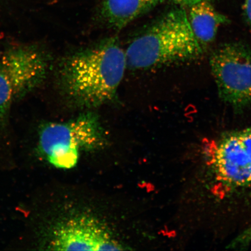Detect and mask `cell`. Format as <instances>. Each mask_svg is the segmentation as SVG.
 Here are the masks:
<instances>
[{"mask_svg": "<svg viewBox=\"0 0 251 251\" xmlns=\"http://www.w3.org/2000/svg\"><path fill=\"white\" fill-rule=\"evenodd\" d=\"M127 67L125 51L111 37L69 56L59 71V84L72 105L100 107L116 99Z\"/></svg>", "mask_w": 251, "mask_h": 251, "instance_id": "cell-1", "label": "cell"}, {"mask_svg": "<svg viewBox=\"0 0 251 251\" xmlns=\"http://www.w3.org/2000/svg\"><path fill=\"white\" fill-rule=\"evenodd\" d=\"M207 49L197 39L183 8H176L131 41L125 54L133 70H147L199 59Z\"/></svg>", "mask_w": 251, "mask_h": 251, "instance_id": "cell-2", "label": "cell"}, {"mask_svg": "<svg viewBox=\"0 0 251 251\" xmlns=\"http://www.w3.org/2000/svg\"><path fill=\"white\" fill-rule=\"evenodd\" d=\"M105 143L98 116L86 112L68 122L43 125L39 147L47 161L54 167L71 169L77 164L79 151L101 148Z\"/></svg>", "mask_w": 251, "mask_h": 251, "instance_id": "cell-3", "label": "cell"}, {"mask_svg": "<svg viewBox=\"0 0 251 251\" xmlns=\"http://www.w3.org/2000/svg\"><path fill=\"white\" fill-rule=\"evenodd\" d=\"M205 159L213 181L225 192L251 186V126L213 141Z\"/></svg>", "mask_w": 251, "mask_h": 251, "instance_id": "cell-4", "label": "cell"}, {"mask_svg": "<svg viewBox=\"0 0 251 251\" xmlns=\"http://www.w3.org/2000/svg\"><path fill=\"white\" fill-rule=\"evenodd\" d=\"M47 56L34 47L9 49L0 58V125L8 117L14 103L31 92L46 77Z\"/></svg>", "mask_w": 251, "mask_h": 251, "instance_id": "cell-5", "label": "cell"}, {"mask_svg": "<svg viewBox=\"0 0 251 251\" xmlns=\"http://www.w3.org/2000/svg\"><path fill=\"white\" fill-rule=\"evenodd\" d=\"M219 98L235 112L251 107V50L243 42L220 46L210 56Z\"/></svg>", "mask_w": 251, "mask_h": 251, "instance_id": "cell-6", "label": "cell"}, {"mask_svg": "<svg viewBox=\"0 0 251 251\" xmlns=\"http://www.w3.org/2000/svg\"><path fill=\"white\" fill-rule=\"evenodd\" d=\"M106 229L89 216L66 219L53 228L47 247L54 251H93Z\"/></svg>", "mask_w": 251, "mask_h": 251, "instance_id": "cell-7", "label": "cell"}, {"mask_svg": "<svg viewBox=\"0 0 251 251\" xmlns=\"http://www.w3.org/2000/svg\"><path fill=\"white\" fill-rule=\"evenodd\" d=\"M188 8V20L194 32L208 50L214 42L219 28L227 24L228 19L216 10L210 1H203Z\"/></svg>", "mask_w": 251, "mask_h": 251, "instance_id": "cell-8", "label": "cell"}, {"mask_svg": "<svg viewBox=\"0 0 251 251\" xmlns=\"http://www.w3.org/2000/svg\"><path fill=\"white\" fill-rule=\"evenodd\" d=\"M161 0H103L101 14L109 26L121 30L158 5Z\"/></svg>", "mask_w": 251, "mask_h": 251, "instance_id": "cell-9", "label": "cell"}, {"mask_svg": "<svg viewBox=\"0 0 251 251\" xmlns=\"http://www.w3.org/2000/svg\"><path fill=\"white\" fill-rule=\"evenodd\" d=\"M251 243V226L240 233L228 246V249H244Z\"/></svg>", "mask_w": 251, "mask_h": 251, "instance_id": "cell-10", "label": "cell"}, {"mask_svg": "<svg viewBox=\"0 0 251 251\" xmlns=\"http://www.w3.org/2000/svg\"><path fill=\"white\" fill-rule=\"evenodd\" d=\"M243 14L251 34V0H244Z\"/></svg>", "mask_w": 251, "mask_h": 251, "instance_id": "cell-11", "label": "cell"}, {"mask_svg": "<svg viewBox=\"0 0 251 251\" xmlns=\"http://www.w3.org/2000/svg\"><path fill=\"white\" fill-rule=\"evenodd\" d=\"M170 1L175 3V4L189 7L197 4V3L203 1H210V0H170Z\"/></svg>", "mask_w": 251, "mask_h": 251, "instance_id": "cell-12", "label": "cell"}]
</instances>
